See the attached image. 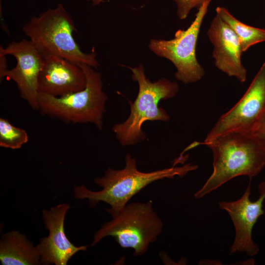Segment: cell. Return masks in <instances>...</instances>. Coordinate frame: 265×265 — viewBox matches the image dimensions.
I'll list each match as a JSON object with an SVG mask.
<instances>
[{
	"mask_svg": "<svg viewBox=\"0 0 265 265\" xmlns=\"http://www.w3.org/2000/svg\"><path fill=\"white\" fill-rule=\"evenodd\" d=\"M203 144L213 154V171L194 195L201 198L240 176L250 179L265 167V143L256 133L233 132Z\"/></svg>",
	"mask_w": 265,
	"mask_h": 265,
	"instance_id": "obj_1",
	"label": "cell"
},
{
	"mask_svg": "<svg viewBox=\"0 0 265 265\" xmlns=\"http://www.w3.org/2000/svg\"><path fill=\"white\" fill-rule=\"evenodd\" d=\"M125 166L121 169L108 168L104 176L95 178V183L102 188L97 191L88 189L84 186H75V196L77 199H86L93 207L99 202L108 204L107 212L123 209L130 200L152 183L175 176L183 177L195 170L197 165L188 163L180 167H172L150 172L139 171L136 160L128 154L125 158Z\"/></svg>",
	"mask_w": 265,
	"mask_h": 265,
	"instance_id": "obj_2",
	"label": "cell"
},
{
	"mask_svg": "<svg viewBox=\"0 0 265 265\" xmlns=\"http://www.w3.org/2000/svg\"><path fill=\"white\" fill-rule=\"evenodd\" d=\"M128 68L132 73V79L138 83V94L133 102H130L131 112L127 119L112 128L123 146L134 145L144 140L142 126L145 122L169 121V115L158 105L161 100L175 97L179 90L177 82L165 78L151 82L146 76L142 64Z\"/></svg>",
	"mask_w": 265,
	"mask_h": 265,
	"instance_id": "obj_3",
	"label": "cell"
},
{
	"mask_svg": "<svg viewBox=\"0 0 265 265\" xmlns=\"http://www.w3.org/2000/svg\"><path fill=\"white\" fill-rule=\"evenodd\" d=\"M22 30L43 54L57 55L95 68L99 66L94 50L89 53L83 52L74 39L77 29L74 21L61 3L31 17Z\"/></svg>",
	"mask_w": 265,
	"mask_h": 265,
	"instance_id": "obj_4",
	"label": "cell"
},
{
	"mask_svg": "<svg viewBox=\"0 0 265 265\" xmlns=\"http://www.w3.org/2000/svg\"><path fill=\"white\" fill-rule=\"evenodd\" d=\"M86 78L84 89L61 97L38 92V110L65 123L94 124L102 130L107 96L103 90L101 75L91 66L78 64Z\"/></svg>",
	"mask_w": 265,
	"mask_h": 265,
	"instance_id": "obj_5",
	"label": "cell"
},
{
	"mask_svg": "<svg viewBox=\"0 0 265 265\" xmlns=\"http://www.w3.org/2000/svg\"><path fill=\"white\" fill-rule=\"evenodd\" d=\"M109 213L112 219L96 232L92 246L110 236L122 248L132 249L133 256H141L157 240L163 229V223L155 212L152 200L128 204L122 210Z\"/></svg>",
	"mask_w": 265,
	"mask_h": 265,
	"instance_id": "obj_6",
	"label": "cell"
},
{
	"mask_svg": "<svg viewBox=\"0 0 265 265\" xmlns=\"http://www.w3.org/2000/svg\"><path fill=\"white\" fill-rule=\"evenodd\" d=\"M211 0H205L198 8L195 18L186 29H178L170 40H151L149 49L156 55L170 61L176 68V79L185 84L200 80L205 72L196 54L201 27Z\"/></svg>",
	"mask_w": 265,
	"mask_h": 265,
	"instance_id": "obj_7",
	"label": "cell"
},
{
	"mask_svg": "<svg viewBox=\"0 0 265 265\" xmlns=\"http://www.w3.org/2000/svg\"><path fill=\"white\" fill-rule=\"evenodd\" d=\"M265 120V62L238 102L223 114L204 142L233 132L256 133Z\"/></svg>",
	"mask_w": 265,
	"mask_h": 265,
	"instance_id": "obj_8",
	"label": "cell"
},
{
	"mask_svg": "<svg viewBox=\"0 0 265 265\" xmlns=\"http://www.w3.org/2000/svg\"><path fill=\"white\" fill-rule=\"evenodd\" d=\"M0 54L15 57L17 64L0 75V81L5 77L13 80L22 98L34 110H38V81L42 69L44 54L30 40L13 42L6 48L0 47Z\"/></svg>",
	"mask_w": 265,
	"mask_h": 265,
	"instance_id": "obj_9",
	"label": "cell"
},
{
	"mask_svg": "<svg viewBox=\"0 0 265 265\" xmlns=\"http://www.w3.org/2000/svg\"><path fill=\"white\" fill-rule=\"evenodd\" d=\"M259 197L255 201L250 199V185L247 186L241 197L236 201H220L219 208L229 215L235 227V236L229 249V254L245 253L248 256L256 255L259 246L252 238V230L258 218L265 213V181L258 186Z\"/></svg>",
	"mask_w": 265,
	"mask_h": 265,
	"instance_id": "obj_10",
	"label": "cell"
},
{
	"mask_svg": "<svg viewBox=\"0 0 265 265\" xmlns=\"http://www.w3.org/2000/svg\"><path fill=\"white\" fill-rule=\"evenodd\" d=\"M69 208V205L61 204L50 210L43 211L44 224L49 234L47 237L42 238L36 246L41 263L66 265L76 253L86 250L88 245L76 246L65 234L64 219Z\"/></svg>",
	"mask_w": 265,
	"mask_h": 265,
	"instance_id": "obj_11",
	"label": "cell"
},
{
	"mask_svg": "<svg viewBox=\"0 0 265 265\" xmlns=\"http://www.w3.org/2000/svg\"><path fill=\"white\" fill-rule=\"evenodd\" d=\"M86 82L85 74L78 64L57 55L44 54L38 92L61 97L83 90Z\"/></svg>",
	"mask_w": 265,
	"mask_h": 265,
	"instance_id": "obj_12",
	"label": "cell"
},
{
	"mask_svg": "<svg viewBox=\"0 0 265 265\" xmlns=\"http://www.w3.org/2000/svg\"><path fill=\"white\" fill-rule=\"evenodd\" d=\"M213 46L212 56L215 67L239 82L245 81L247 71L243 65V53L238 38L232 28L217 15L212 20L207 32Z\"/></svg>",
	"mask_w": 265,
	"mask_h": 265,
	"instance_id": "obj_13",
	"label": "cell"
},
{
	"mask_svg": "<svg viewBox=\"0 0 265 265\" xmlns=\"http://www.w3.org/2000/svg\"><path fill=\"white\" fill-rule=\"evenodd\" d=\"M0 261L3 265H35L41 263L36 247L26 236L15 231L1 238Z\"/></svg>",
	"mask_w": 265,
	"mask_h": 265,
	"instance_id": "obj_14",
	"label": "cell"
},
{
	"mask_svg": "<svg viewBox=\"0 0 265 265\" xmlns=\"http://www.w3.org/2000/svg\"><path fill=\"white\" fill-rule=\"evenodd\" d=\"M215 12L216 14L236 33L239 40L243 53L257 44L265 42V29L242 23L224 7L217 6Z\"/></svg>",
	"mask_w": 265,
	"mask_h": 265,
	"instance_id": "obj_15",
	"label": "cell"
},
{
	"mask_svg": "<svg viewBox=\"0 0 265 265\" xmlns=\"http://www.w3.org/2000/svg\"><path fill=\"white\" fill-rule=\"evenodd\" d=\"M28 140L26 130L12 125L8 120L0 118V146L19 149Z\"/></svg>",
	"mask_w": 265,
	"mask_h": 265,
	"instance_id": "obj_16",
	"label": "cell"
},
{
	"mask_svg": "<svg viewBox=\"0 0 265 265\" xmlns=\"http://www.w3.org/2000/svg\"><path fill=\"white\" fill-rule=\"evenodd\" d=\"M177 6V15L180 20L186 19L190 11L198 8L205 0H173Z\"/></svg>",
	"mask_w": 265,
	"mask_h": 265,
	"instance_id": "obj_17",
	"label": "cell"
},
{
	"mask_svg": "<svg viewBox=\"0 0 265 265\" xmlns=\"http://www.w3.org/2000/svg\"><path fill=\"white\" fill-rule=\"evenodd\" d=\"M265 143V120L256 132Z\"/></svg>",
	"mask_w": 265,
	"mask_h": 265,
	"instance_id": "obj_18",
	"label": "cell"
},
{
	"mask_svg": "<svg viewBox=\"0 0 265 265\" xmlns=\"http://www.w3.org/2000/svg\"><path fill=\"white\" fill-rule=\"evenodd\" d=\"M88 1H91L93 5H97L102 2H105L104 0H87Z\"/></svg>",
	"mask_w": 265,
	"mask_h": 265,
	"instance_id": "obj_19",
	"label": "cell"
}]
</instances>
